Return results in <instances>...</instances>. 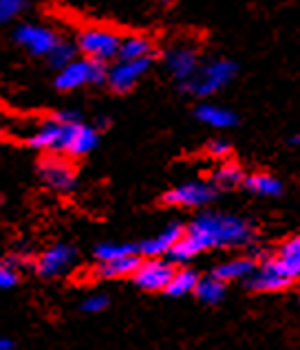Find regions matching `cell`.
Here are the masks:
<instances>
[{
    "label": "cell",
    "mask_w": 300,
    "mask_h": 350,
    "mask_svg": "<svg viewBox=\"0 0 300 350\" xmlns=\"http://www.w3.org/2000/svg\"><path fill=\"white\" fill-rule=\"evenodd\" d=\"M201 302L205 304H218L221 299L225 297V282H221V280H216L214 275L210 278H199L197 280V286L192 291Z\"/></svg>",
    "instance_id": "7402d4cb"
},
{
    "label": "cell",
    "mask_w": 300,
    "mask_h": 350,
    "mask_svg": "<svg viewBox=\"0 0 300 350\" xmlns=\"http://www.w3.org/2000/svg\"><path fill=\"white\" fill-rule=\"evenodd\" d=\"M300 144V135H294L292 139H289V146H298Z\"/></svg>",
    "instance_id": "836d02e7"
},
{
    "label": "cell",
    "mask_w": 300,
    "mask_h": 350,
    "mask_svg": "<svg viewBox=\"0 0 300 350\" xmlns=\"http://www.w3.org/2000/svg\"><path fill=\"white\" fill-rule=\"evenodd\" d=\"M205 148H208V154L214 157V159H227L229 154H232V146H229L227 142H223V139H214V142H210Z\"/></svg>",
    "instance_id": "f546056e"
},
{
    "label": "cell",
    "mask_w": 300,
    "mask_h": 350,
    "mask_svg": "<svg viewBox=\"0 0 300 350\" xmlns=\"http://www.w3.org/2000/svg\"><path fill=\"white\" fill-rule=\"evenodd\" d=\"M29 0H0V23H9V20L18 18L25 12Z\"/></svg>",
    "instance_id": "4316f807"
},
{
    "label": "cell",
    "mask_w": 300,
    "mask_h": 350,
    "mask_svg": "<svg viewBox=\"0 0 300 350\" xmlns=\"http://www.w3.org/2000/svg\"><path fill=\"white\" fill-rule=\"evenodd\" d=\"M16 344L12 342V339H7V337H0V350H14Z\"/></svg>",
    "instance_id": "1f68e13d"
},
{
    "label": "cell",
    "mask_w": 300,
    "mask_h": 350,
    "mask_svg": "<svg viewBox=\"0 0 300 350\" xmlns=\"http://www.w3.org/2000/svg\"><path fill=\"white\" fill-rule=\"evenodd\" d=\"M119 42H122V36L111 31V29L86 27L77 33L75 46H77V53H82L84 57L108 62V59L117 57Z\"/></svg>",
    "instance_id": "277c9868"
},
{
    "label": "cell",
    "mask_w": 300,
    "mask_h": 350,
    "mask_svg": "<svg viewBox=\"0 0 300 350\" xmlns=\"http://www.w3.org/2000/svg\"><path fill=\"white\" fill-rule=\"evenodd\" d=\"M108 126H111V119H108V117H99L95 128H108Z\"/></svg>",
    "instance_id": "d6a6232c"
},
{
    "label": "cell",
    "mask_w": 300,
    "mask_h": 350,
    "mask_svg": "<svg viewBox=\"0 0 300 350\" xmlns=\"http://www.w3.org/2000/svg\"><path fill=\"white\" fill-rule=\"evenodd\" d=\"M53 117L60 119V122H77V119H82L77 111H60V113H55Z\"/></svg>",
    "instance_id": "4dcf8cb0"
},
{
    "label": "cell",
    "mask_w": 300,
    "mask_h": 350,
    "mask_svg": "<svg viewBox=\"0 0 300 350\" xmlns=\"http://www.w3.org/2000/svg\"><path fill=\"white\" fill-rule=\"evenodd\" d=\"M139 256L137 254H128V256H119L113 260H104L97 267V275L104 280H115V278H128L135 273V269L139 267Z\"/></svg>",
    "instance_id": "2e32d148"
},
{
    "label": "cell",
    "mask_w": 300,
    "mask_h": 350,
    "mask_svg": "<svg viewBox=\"0 0 300 350\" xmlns=\"http://www.w3.org/2000/svg\"><path fill=\"white\" fill-rule=\"evenodd\" d=\"M186 229L179 225V223H173V225H168L166 229L159 236L155 238H148L144 240V243H139L137 245V254H142L146 258H159V256H166L170 252V247H173L179 238L184 236Z\"/></svg>",
    "instance_id": "5bb4252c"
},
{
    "label": "cell",
    "mask_w": 300,
    "mask_h": 350,
    "mask_svg": "<svg viewBox=\"0 0 300 350\" xmlns=\"http://www.w3.org/2000/svg\"><path fill=\"white\" fill-rule=\"evenodd\" d=\"M75 57H77V46L73 42H68V40L60 38L58 44L51 49V51H49L47 62H49V66H53V68H62L64 64H68Z\"/></svg>",
    "instance_id": "cb8c5ba5"
},
{
    "label": "cell",
    "mask_w": 300,
    "mask_h": 350,
    "mask_svg": "<svg viewBox=\"0 0 300 350\" xmlns=\"http://www.w3.org/2000/svg\"><path fill=\"white\" fill-rule=\"evenodd\" d=\"M241 185H245V189H249V192L258 194V196H281L285 192L283 183L278 181L276 176H272V174H252V176H245Z\"/></svg>",
    "instance_id": "44dd1931"
},
{
    "label": "cell",
    "mask_w": 300,
    "mask_h": 350,
    "mask_svg": "<svg viewBox=\"0 0 300 350\" xmlns=\"http://www.w3.org/2000/svg\"><path fill=\"white\" fill-rule=\"evenodd\" d=\"M276 262L292 280L300 278V236L289 238L278 247Z\"/></svg>",
    "instance_id": "ac0fdd59"
},
{
    "label": "cell",
    "mask_w": 300,
    "mask_h": 350,
    "mask_svg": "<svg viewBox=\"0 0 300 350\" xmlns=\"http://www.w3.org/2000/svg\"><path fill=\"white\" fill-rule=\"evenodd\" d=\"M216 196V185L205 181H192L177 185L162 196V203L173 207H203L212 203Z\"/></svg>",
    "instance_id": "ba28073f"
},
{
    "label": "cell",
    "mask_w": 300,
    "mask_h": 350,
    "mask_svg": "<svg viewBox=\"0 0 300 350\" xmlns=\"http://www.w3.org/2000/svg\"><path fill=\"white\" fill-rule=\"evenodd\" d=\"M153 55L137 57V59H119V62L106 73V84L113 88L115 93H128L133 91L135 84L142 79L150 66H153Z\"/></svg>",
    "instance_id": "52a82bcc"
},
{
    "label": "cell",
    "mask_w": 300,
    "mask_h": 350,
    "mask_svg": "<svg viewBox=\"0 0 300 350\" xmlns=\"http://www.w3.org/2000/svg\"><path fill=\"white\" fill-rule=\"evenodd\" d=\"M173 273H175V265L170 262V260L150 258V260H144V262H139V267L135 269V273L131 278L139 288H144V291H164Z\"/></svg>",
    "instance_id": "30bf717a"
},
{
    "label": "cell",
    "mask_w": 300,
    "mask_h": 350,
    "mask_svg": "<svg viewBox=\"0 0 300 350\" xmlns=\"http://www.w3.org/2000/svg\"><path fill=\"white\" fill-rule=\"evenodd\" d=\"M0 133H3V128H0Z\"/></svg>",
    "instance_id": "d590c367"
},
{
    "label": "cell",
    "mask_w": 300,
    "mask_h": 350,
    "mask_svg": "<svg viewBox=\"0 0 300 350\" xmlns=\"http://www.w3.org/2000/svg\"><path fill=\"white\" fill-rule=\"evenodd\" d=\"M236 71H238V66L232 59H214V62L197 68L186 82H182V88L188 95H195V97L214 95L232 82Z\"/></svg>",
    "instance_id": "7a4b0ae2"
},
{
    "label": "cell",
    "mask_w": 300,
    "mask_h": 350,
    "mask_svg": "<svg viewBox=\"0 0 300 350\" xmlns=\"http://www.w3.org/2000/svg\"><path fill=\"white\" fill-rule=\"evenodd\" d=\"M16 42L27 49L29 53L36 55V57H47L49 51L58 44V40L62 38L58 31L42 25H20L16 29Z\"/></svg>",
    "instance_id": "8fae6325"
},
{
    "label": "cell",
    "mask_w": 300,
    "mask_h": 350,
    "mask_svg": "<svg viewBox=\"0 0 300 350\" xmlns=\"http://www.w3.org/2000/svg\"><path fill=\"white\" fill-rule=\"evenodd\" d=\"M254 269H256L254 258H236L225 265H218L212 271V275L216 280H221V282H234V280H245Z\"/></svg>",
    "instance_id": "d6986e66"
},
{
    "label": "cell",
    "mask_w": 300,
    "mask_h": 350,
    "mask_svg": "<svg viewBox=\"0 0 300 350\" xmlns=\"http://www.w3.org/2000/svg\"><path fill=\"white\" fill-rule=\"evenodd\" d=\"M252 227L243 218L205 212L188 225L184 236L170 247L166 256L173 265H184L212 247H243L252 243Z\"/></svg>",
    "instance_id": "6da1fadb"
},
{
    "label": "cell",
    "mask_w": 300,
    "mask_h": 350,
    "mask_svg": "<svg viewBox=\"0 0 300 350\" xmlns=\"http://www.w3.org/2000/svg\"><path fill=\"white\" fill-rule=\"evenodd\" d=\"M106 73H108L106 62H99V59H91V57H75L62 68H58L55 88L68 93L82 86H99L106 84Z\"/></svg>",
    "instance_id": "3957f363"
},
{
    "label": "cell",
    "mask_w": 300,
    "mask_h": 350,
    "mask_svg": "<svg viewBox=\"0 0 300 350\" xmlns=\"http://www.w3.org/2000/svg\"><path fill=\"white\" fill-rule=\"evenodd\" d=\"M60 142H62V122H58L55 117L45 122L27 139L29 146L42 150V152H60Z\"/></svg>",
    "instance_id": "9a60e30c"
},
{
    "label": "cell",
    "mask_w": 300,
    "mask_h": 350,
    "mask_svg": "<svg viewBox=\"0 0 300 350\" xmlns=\"http://www.w3.org/2000/svg\"><path fill=\"white\" fill-rule=\"evenodd\" d=\"M155 46L153 40L146 36H126L122 38L117 49V59H137V57H146L153 55Z\"/></svg>",
    "instance_id": "ffe728a7"
},
{
    "label": "cell",
    "mask_w": 300,
    "mask_h": 350,
    "mask_svg": "<svg viewBox=\"0 0 300 350\" xmlns=\"http://www.w3.org/2000/svg\"><path fill=\"white\" fill-rule=\"evenodd\" d=\"M108 304H111V299L102 293H97V295H91V297L84 299L82 311L84 313H99V311H104V308H108Z\"/></svg>",
    "instance_id": "83f0119b"
},
{
    "label": "cell",
    "mask_w": 300,
    "mask_h": 350,
    "mask_svg": "<svg viewBox=\"0 0 300 350\" xmlns=\"http://www.w3.org/2000/svg\"><path fill=\"white\" fill-rule=\"evenodd\" d=\"M77 252L71 245H55L49 247L47 252H42L36 260V273L40 278L53 280L71 271V267L75 265Z\"/></svg>",
    "instance_id": "9c48e42d"
},
{
    "label": "cell",
    "mask_w": 300,
    "mask_h": 350,
    "mask_svg": "<svg viewBox=\"0 0 300 350\" xmlns=\"http://www.w3.org/2000/svg\"><path fill=\"white\" fill-rule=\"evenodd\" d=\"M97 144H99V133L95 126H86L82 119H77V122H62L60 154H64L68 159H79L91 154L97 148Z\"/></svg>",
    "instance_id": "8992f818"
},
{
    "label": "cell",
    "mask_w": 300,
    "mask_h": 350,
    "mask_svg": "<svg viewBox=\"0 0 300 350\" xmlns=\"http://www.w3.org/2000/svg\"><path fill=\"white\" fill-rule=\"evenodd\" d=\"M166 66L179 84L199 68V55L192 46H175L166 53Z\"/></svg>",
    "instance_id": "4fadbf2b"
},
{
    "label": "cell",
    "mask_w": 300,
    "mask_h": 350,
    "mask_svg": "<svg viewBox=\"0 0 300 350\" xmlns=\"http://www.w3.org/2000/svg\"><path fill=\"white\" fill-rule=\"evenodd\" d=\"M197 280H199V275L195 271H190V269H179V271L175 269V273H173V278H170V282L164 291L170 297H184V295L195 291Z\"/></svg>",
    "instance_id": "603a6c76"
},
{
    "label": "cell",
    "mask_w": 300,
    "mask_h": 350,
    "mask_svg": "<svg viewBox=\"0 0 300 350\" xmlns=\"http://www.w3.org/2000/svg\"><path fill=\"white\" fill-rule=\"evenodd\" d=\"M294 280L289 278L281 265L276 262V258H267L263 260L261 267H256L252 273L247 275V288L252 291H263V293H274V291H283Z\"/></svg>",
    "instance_id": "7c38bea8"
},
{
    "label": "cell",
    "mask_w": 300,
    "mask_h": 350,
    "mask_svg": "<svg viewBox=\"0 0 300 350\" xmlns=\"http://www.w3.org/2000/svg\"><path fill=\"white\" fill-rule=\"evenodd\" d=\"M38 172L42 183L53 189V192L66 194L77 185V170L71 163V159L60 154V152H49L38 165Z\"/></svg>",
    "instance_id": "5b68a950"
},
{
    "label": "cell",
    "mask_w": 300,
    "mask_h": 350,
    "mask_svg": "<svg viewBox=\"0 0 300 350\" xmlns=\"http://www.w3.org/2000/svg\"><path fill=\"white\" fill-rule=\"evenodd\" d=\"M164 5H170V3H175V0H162Z\"/></svg>",
    "instance_id": "e575fe53"
},
{
    "label": "cell",
    "mask_w": 300,
    "mask_h": 350,
    "mask_svg": "<svg viewBox=\"0 0 300 350\" xmlns=\"http://www.w3.org/2000/svg\"><path fill=\"white\" fill-rule=\"evenodd\" d=\"M18 284V271L12 262H0V288H12Z\"/></svg>",
    "instance_id": "f1b7e54d"
},
{
    "label": "cell",
    "mask_w": 300,
    "mask_h": 350,
    "mask_svg": "<svg viewBox=\"0 0 300 350\" xmlns=\"http://www.w3.org/2000/svg\"><path fill=\"white\" fill-rule=\"evenodd\" d=\"M128 254H137V245H131V243H102L95 249V258L99 260V262L119 258V256H128Z\"/></svg>",
    "instance_id": "484cf974"
},
{
    "label": "cell",
    "mask_w": 300,
    "mask_h": 350,
    "mask_svg": "<svg viewBox=\"0 0 300 350\" xmlns=\"http://www.w3.org/2000/svg\"><path fill=\"white\" fill-rule=\"evenodd\" d=\"M195 117L210 128H232L238 122L234 111H229V108H223V106H214V104L199 106L195 111Z\"/></svg>",
    "instance_id": "e0dca14e"
},
{
    "label": "cell",
    "mask_w": 300,
    "mask_h": 350,
    "mask_svg": "<svg viewBox=\"0 0 300 350\" xmlns=\"http://www.w3.org/2000/svg\"><path fill=\"white\" fill-rule=\"evenodd\" d=\"M243 170L238 167L236 163H223V165H218L216 167V172L212 176V181L216 187H223V189H229V187H236V185H241L243 183Z\"/></svg>",
    "instance_id": "d4e9b609"
}]
</instances>
